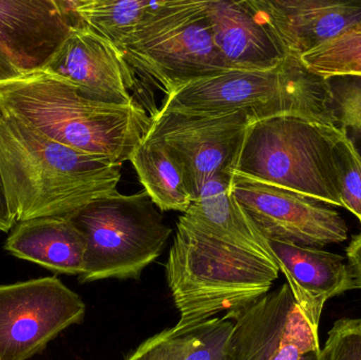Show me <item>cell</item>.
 Returning a JSON list of instances; mask_svg holds the SVG:
<instances>
[{
  "instance_id": "6da1fadb",
  "label": "cell",
  "mask_w": 361,
  "mask_h": 360,
  "mask_svg": "<svg viewBox=\"0 0 361 360\" xmlns=\"http://www.w3.org/2000/svg\"><path fill=\"white\" fill-rule=\"evenodd\" d=\"M122 165L53 141L0 106V169L17 222L72 217L118 194Z\"/></svg>"
},
{
  "instance_id": "7a4b0ae2",
  "label": "cell",
  "mask_w": 361,
  "mask_h": 360,
  "mask_svg": "<svg viewBox=\"0 0 361 360\" xmlns=\"http://www.w3.org/2000/svg\"><path fill=\"white\" fill-rule=\"evenodd\" d=\"M0 106L53 141L121 164L129 160L152 125L137 101H91L73 85L44 72L0 86Z\"/></svg>"
},
{
  "instance_id": "3957f363",
  "label": "cell",
  "mask_w": 361,
  "mask_h": 360,
  "mask_svg": "<svg viewBox=\"0 0 361 360\" xmlns=\"http://www.w3.org/2000/svg\"><path fill=\"white\" fill-rule=\"evenodd\" d=\"M275 262L212 238L178 220L165 266L180 319L176 330L238 312L267 295L279 277Z\"/></svg>"
},
{
  "instance_id": "277c9868",
  "label": "cell",
  "mask_w": 361,
  "mask_h": 360,
  "mask_svg": "<svg viewBox=\"0 0 361 360\" xmlns=\"http://www.w3.org/2000/svg\"><path fill=\"white\" fill-rule=\"evenodd\" d=\"M160 110L244 112L255 120L293 116L337 126L328 80L293 56L273 69L228 70L189 82L166 95Z\"/></svg>"
},
{
  "instance_id": "5b68a950",
  "label": "cell",
  "mask_w": 361,
  "mask_h": 360,
  "mask_svg": "<svg viewBox=\"0 0 361 360\" xmlns=\"http://www.w3.org/2000/svg\"><path fill=\"white\" fill-rule=\"evenodd\" d=\"M336 128L293 116L254 120L233 173L343 207L334 154Z\"/></svg>"
},
{
  "instance_id": "8992f818",
  "label": "cell",
  "mask_w": 361,
  "mask_h": 360,
  "mask_svg": "<svg viewBox=\"0 0 361 360\" xmlns=\"http://www.w3.org/2000/svg\"><path fill=\"white\" fill-rule=\"evenodd\" d=\"M208 0L154 1L123 48L135 71L166 93L228 71L214 46Z\"/></svg>"
},
{
  "instance_id": "52a82bcc",
  "label": "cell",
  "mask_w": 361,
  "mask_h": 360,
  "mask_svg": "<svg viewBox=\"0 0 361 360\" xmlns=\"http://www.w3.org/2000/svg\"><path fill=\"white\" fill-rule=\"evenodd\" d=\"M86 242L85 270L78 281L140 279L164 251L173 230L145 190L120 192L93 201L72 216Z\"/></svg>"
},
{
  "instance_id": "ba28073f",
  "label": "cell",
  "mask_w": 361,
  "mask_h": 360,
  "mask_svg": "<svg viewBox=\"0 0 361 360\" xmlns=\"http://www.w3.org/2000/svg\"><path fill=\"white\" fill-rule=\"evenodd\" d=\"M86 304L56 276L0 285V360H27L80 325Z\"/></svg>"
},
{
  "instance_id": "9c48e42d",
  "label": "cell",
  "mask_w": 361,
  "mask_h": 360,
  "mask_svg": "<svg viewBox=\"0 0 361 360\" xmlns=\"http://www.w3.org/2000/svg\"><path fill=\"white\" fill-rule=\"evenodd\" d=\"M231 192L267 240L322 249L348 239L341 213L316 199L237 173Z\"/></svg>"
},
{
  "instance_id": "30bf717a",
  "label": "cell",
  "mask_w": 361,
  "mask_h": 360,
  "mask_svg": "<svg viewBox=\"0 0 361 360\" xmlns=\"http://www.w3.org/2000/svg\"><path fill=\"white\" fill-rule=\"evenodd\" d=\"M147 137L166 144L188 173L195 199L214 175H231L254 118L244 112L188 113L159 110Z\"/></svg>"
},
{
  "instance_id": "8fae6325",
  "label": "cell",
  "mask_w": 361,
  "mask_h": 360,
  "mask_svg": "<svg viewBox=\"0 0 361 360\" xmlns=\"http://www.w3.org/2000/svg\"><path fill=\"white\" fill-rule=\"evenodd\" d=\"M225 317L233 321L226 360H300L320 350L318 332L297 306L288 283Z\"/></svg>"
},
{
  "instance_id": "7c38bea8",
  "label": "cell",
  "mask_w": 361,
  "mask_h": 360,
  "mask_svg": "<svg viewBox=\"0 0 361 360\" xmlns=\"http://www.w3.org/2000/svg\"><path fill=\"white\" fill-rule=\"evenodd\" d=\"M42 72L70 82L91 101L118 105L135 101L130 94L135 70L124 53L78 23Z\"/></svg>"
},
{
  "instance_id": "4fadbf2b",
  "label": "cell",
  "mask_w": 361,
  "mask_h": 360,
  "mask_svg": "<svg viewBox=\"0 0 361 360\" xmlns=\"http://www.w3.org/2000/svg\"><path fill=\"white\" fill-rule=\"evenodd\" d=\"M288 56L301 58L361 25V0H245Z\"/></svg>"
},
{
  "instance_id": "5bb4252c",
  "label": "cell",
  "mask_w": 361,
  "mask_h": 360,
  "mask_svg": "<svg viewBox=\"0 0 361 360\" xmlns=\"http://www.w3.org/2000/svg\"><path fill=\"white\" fill-rule=\"evenodd\" d=\"M72 27L65 0H0V54L23 75L39 73Z\"/></svg>"
},
{
  "instance_id": "9a60e30c",
  "label": "cell",
  "mask_w": 361,
  "mask_h": 360,
  "mask_svg": "<svg viewBox=\"0 0 361 360\" xmlns=\"http://www.w3.org/2000/svg\"><path fill=\"white\" fill-rule=\"evenodd\" d=\"M274 260L283 273L297 306L318 332L324 304L354 290L343 256L314 247L269 240Z\"/></svg>"
},
{
  "instance_id": "2e32d148",
  "label": "cell",
  "mask_w": 361,
  "mask_h": 360,
  "mask_svg": "<svg viewBox=\"0 0 361 360\" xmlns=\"http://www.w3.org/2000/svg\"><path fill=\"white\" fill-rule=\"evenodd\" d=\"M207 15L214 46L227 70L273 69L288 57L245 0H208Z\"/></svg>"
},
{
  "instance_id": "e0dca14e",
  "label": "cell",
  "mask_w": 361,
  "mask_h": 360,
  "mask_svg": "<svg viewBox=\"0 0 361 360\" xmlns=\"http://www.w3.org/2000/svg\"><path fill=\"white\" fill-rule=\"evenodd\" d=\"M10 255L54 274L80 276L86 242L71 217H44L17 222L4 242Z\"/></svg>"
},
{
  "instance_id": "ac0fdd59",
  "label": "cell",
  "mask_w": 361,
  "mask_h": 360,
  "mask_svg": "<svg viewBox=\"0 0 361 360\" xmlns=\"http://www.w3.org/2000/svg\"><path fill=\"white\" fill-rule=\"evenodd\" d=\"M231 184V175L208 180L180 219L212 238L275 262L269 240L233 198Z\"/></svg>"
},
{
  "instance_id": "d6986e66",
  "label": "cell",
  "mask_w": 361,
  "mask_h": 360,
  "mask_svg": "<svg viewBox=\"0 0 361 360\" xmlns=\"http://www.w3.org/2000/svg\"><path fill=\"white\" fill-rule=\"evenodd\" d=\"M159 209L185 213L195 202L190 179L179 156L161 139L146 135L129 158Z\"/></svg>"
},
{
  "instance_id": "ffe728a7",
  "label": "cell",
  "mask_w": 361,
  "mask_h": 360,
  "mask_svg": "<svg viewBox=\"0 0 361 360\" xmlns=\"http://www.w3.org/2000/svg\"><path fill=\"white\" fill-rule=\"evenodd\" d=\"M231 319L212 318L185 330H164L140 345L126 360H226Z\"/></svg>"
},
{
  "instance_id": "44dd1931",
  "label": "cell",
  "mask_w": 361,
  "mask_h": 360,
  "mask_svg": "<svg viewBox=\"0 0 361 360\" xmlns=\"http://www.w3.org/2000/svg\"><path fill=\"white\" fill-rule=\"evenodd\" d=\"M154 2L145 0H65L74 23L114 44L121 51Z\"/></svg>"
},
{
  "instance_id": "7402d4cb",
  "label": "cell",
  "mask_w": 361,
  "mask_h": 360,
  "mask_svg": "<svg viewBox=\"0 0 361 360\" xmlns=\"http://www.w3.org/2000/svg\"><path fill=\"white\" fill-rule=\"evenodd\" d=\"M300 59L312 72L324 78L361 77V25L320 44Z\"/></svg>"
},
{
  "instance_id": "603a6c76",
  "label": "cell",
  "mask_w": 361,
  "mask_h": 360,
  "mask_svg": "<svg viewBox=\"0 0 361 360\" xmlns=\"http://www.w3.org/2000/svg\"><path fill=\"white\" fill-rule=\"evenodd\" d=\"M326 80L337 126L361 152V77L345 75Z\"/></svg>"
},
{
  "instance_id": "cb8c5ba5",
  "label": "cell",
  "mask_w": 361,
  "mask_h": 360,
  "mask_svg": "<svg viewBox=\"0 0 361 360\" xmlns=\"http://www.w3.org/2000/svg\"><path fill=\"white\" fill-rule=\"evenodd\" d=\"M334 154L343 207L361 222V154L338 126L334 135Z\"/></svg>"
},
{
  "instance_id": "d4e9b609",
  "label": "cell",
  "mask_w": 361,
  "mask_h": 360,
  "mask_svg": "<svg viewBox=\"0 0 361 360\" xmlns=\"http://www.w3.org/2000/svg\"><path fill=\"white\" fill-rule=\"evenodd\" d=\"M328 334L319 360H361V317L339 319Z\"/></svg>"
},
{
  "instance_id": "484cf974",
  "label": "cell",
  "mask_w": 361,
  "mask_h": 360,
  "mask_svg": "<svg viewBox=\"0 0 361 360\" xmlns=\"http://www.w3.org/2000/svg\"><path fill=\"white\" fill-rule=\"evenodd\" d=\"M347 259L354 290H361V232L352 238L347 247Z\"/></svg>"
},
{
  "instance_id": "4316f807",
  "label": "cell",
  "mask_w": 361,
  "mask_h": 360,
  "mask_svg": "<svg viewBox=\"0 0 361 360\" xmlns=\"http://www.w3.org/2000/svg\"><path fill=\"white\" fill-rule=\"evenodd\" d=\"M16 223V219L11 211L4 177L0 169V232H11Z\"/></svg>"
},
{
  "instance_id": "83f0119b",
  "label": "cell",
  "mask_w": 361,
  "mask_h": 360,
  "mask_svg": "<svg viewBox=\"0 0 361 360\" xmlns=\"http://www.w3.org/2000/svg\"><path fill=\"white\" fill-rule=\"evenodd\" d=\"M23 76L25 75L20 73L4 55L0 54V86L14 82Z\"/></svg>"
},
{
  "instance_id": "f1b7e54d",
  "label": "cell",
  "mask_w": 361,
  "mask_h": 360,
  "mask_svg": "<svg viewBox=\"0 0 361 360\" xmlns=\"http://www.w3.org/2000/svg\"><path fill=\"white\" fill-rule=\"evenodd\" d=\"M319 351H313V352L307 353L305 356L301 357L300 360H319Z\"/></svg>"
}]
</instances>
